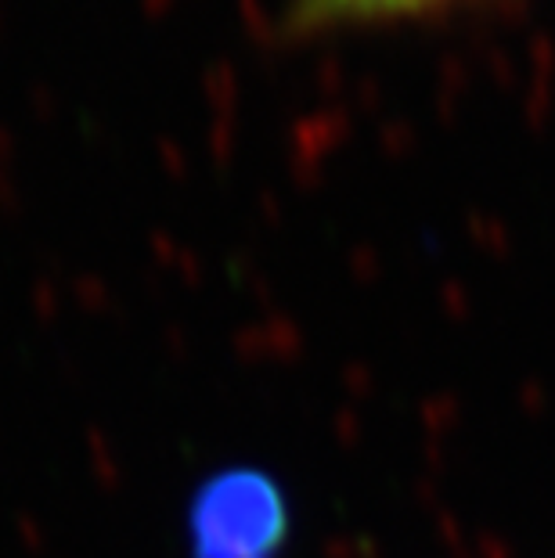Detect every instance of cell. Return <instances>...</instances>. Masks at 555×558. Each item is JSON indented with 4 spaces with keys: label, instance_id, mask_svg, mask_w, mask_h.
<instances>
[{
    "label": "cell",
    "instance_id": "6da1fadb",
    "mask_svg": "<svg viewBox=\"0 0 555 558\" xmlns=\"http://www.w3.org/2000/svg\"><path fill=\"white\" fill-rule=\"evenodd\" d=\"M278 508L260 480L231 476L206 486L195 505L198 558H264L275 541Z\"/></svg>",
    "mask_w": 555,
    "mask_h": 558
},
{
    "label": "cell",
    "instance_id": "7a4b0ae2",
    "mask_svg": "<svg viewBox=\"0 0 555 558\" xmlns=\"http://www.w3.org/2000/svg\"><path fill=\"white\" fill-rule=\"evenodd\" d=\"M441 0H300V19L306 22H372L415 15Z\"/></svg>",
    "mask_w": 555,
    "mask_h": 558
}]
</instances>
